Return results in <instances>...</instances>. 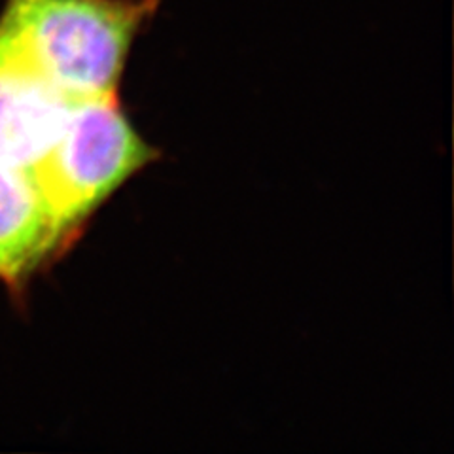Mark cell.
<instances>
[{"mask_svg":"<svg viewBox=\"0 0 454 454\" xmlns=\"http://www.w3.org/2000/svg\"><path fill=\"white\" fill-rule=\"evenodd\" d=\"M158 0H8L0 57L68 98L118 95Z\"/></svg>","mask_w":454,"mask_h":454,"instance_id":"obj_1","label":"cell"},{"mask_svg":"<svg viewBox=\"0 0 454 454\" xmlns=\"http://www.w3.org/2000/svg\"><path fill=\"white\" fill-rule=\"evenodd\" d=\"M158 160L114 97L70 98L44 158L31 170L63 243L106 199Z\"/></svg>","mask_w":454,"mask_h":454,"instance_id":"obj_2","label":"cell"},{"mask_svg":"<svg viewBox=\"0 0 454 454\" xmlns=\"http://www.w3.org/2000/svg\"><path fill=\"white\" fill-rule=\"evenodd\" d=\"M70 98L0 57V160L31 170L59 133Z\"/></svg>","mask_w":454,"mask_h":454,"instance_id":"obj_3","label":"cell"},{"mask_svg":"<svg viewBox=\"0 0 454 454\" xmlns=\"http://www.w3.org/2000/svg\"><path fill=\"white\" fill-rule=\"evenodd\" d=\"M63 245L33 175L0 160V278L21 282Z\"/></svg>","mask_w":454,"mask_h":454,"instance_id":"obj_4","label":"cell"}]
</instances>
